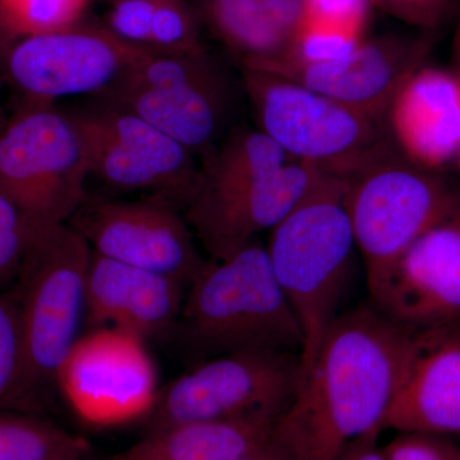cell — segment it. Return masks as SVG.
<instances>
[{
  "mask_svg": "<svg viewBox=\"0 0 460 460\" xmlns=\"http://www.w3.org/2000/svg\"><path fill=\"white\" fill-rule=\"evenodd\" d=\"M413 343L414 334L368 304L344 311L301 367L272 440L292 460H335L357 438L381 434Z\"/></svg>",
  "mask_w": 460,
  "mask_h": 460,
  "instance_id": "6da1fadb",
  "label": "cell"
},
{
  "mask_svg": "<svg viewBox=\"0 0 460 460\" xmlns=\"http://www.w3.org/2000/svg\"><path fill=\"white\" fill-rule=\"evenodd\" d=\"M349 177L328 172L270 230L266 252L304 332L301 367L344 313L357 250L348 211Z\"/></svg>",
  "mask_w": 460,
  "mask_h": 460,
  "instance_id": "7a4b0ae2",
  "label": "cell"
},
{
  "mask_svg": "<svg viewBox=\"0 0 460 460\" xmlns=\"http://www.w3.org/2000/svg\"><path fill=\"white\" fill-rule=\"evenodd\" d=\"M211 356L268 350L301 356L304 332L259 238L210 257L187 288L178 325Z\"/></svg>",
  "mask_w": 460,
  "mask_h": 460,
  "instance_id": "3957f363",
  "label": "cell"
},
{
  "mask_svg": "<svg viewBox=\"0 0 460 460\" xmlns=\"http://www.w3.org/2000/svg\"><path fill=\"white\" fill-rule=\"evenodd\" d=\"M91 256L71 224H40L9 292L20 310L30 384L42 402L81 337Z\"/></svg>",
  "mask_w": 460,
  "mask_h": 460,
  "instance_id": "277c9868",
  "label": "cell"
},
{
  "mask_svg": "<svg viewBox=\"0 0 460 460\" xmlns=\"http://www.w3.org/2000/svg\"><path fill=\"white\" fill-rule=\"evenodd\" d=\"M260 131L288 156L350 177L387 156L384 122L287 78L243 68Z\"/></svg>",
  "mask_w": 460,
  "mask_h": 460,
  "instance_id": "5b68a950",
  "label": "cell"
},
{
  "mask_svg": "<svg viewBox=\"0 0 460 460\" xmlns=\"http://www.w3.org/2000/svg\"><path fill=\"white\" fill-rule=\"evenodd\" d=\"M89 177L83 136L56 105L23 102L0 126V195L33 222L68 223Z\"/></svg>",
  "mask_w": 460,
  "mask_h": 460,
  "instance_id": "8992f818",
  "label": "cell"
},
{
  "mask_svg": "<svg viewBox=\"0 0 460 460\" xmlns=\"http://www.w3.org/2000/svg\"><path fill=\"white\" fill-rule=\"evenodd\" d=\"M348 211L370 290L423 233L460 213V198L431 171L387 155L350 175Z\"/></svg>",
  "mask_w": 460,
  "mask_h": 460,
  "instance_id": "52a82bcc",
  "label": "cell"
},
{
  "mask_svg": "<svg viewBox=\"0 0 460 460\" xmlns=\"http://www.w3.org/2000/svg\"><path fill=\"white\" fill-rule=\"evenodd\" d=\"M104 96L204 157L217 147L230 102L228 83L206 53L151 51Z\"/></svg>",
  "mask_w": 460,
  "mask_h": 460,
  "instance_id": "ba28073f",
  "label": "cell"
},
{
  "mask_svg": "<svg viewBox=\"0 0 460 460\" xmlns=\"http://www.w3.org/2000/svg\"><path fill=\"white\" fill-rule=\"evenodd\" d=\"M299 378L296 353L248 350L211 357L160 392L147 431L255 411L283 413Z\"/></svg>",
  "mask_w": 460,
  "mask_h": 460,
  "instance_id": "9c48e42d",
  "label": "cell"
},
{
  "mask_svg": "<svg viewBox=\"0 0 460 460\" xmlns=\"http://www.w3.org/2000/svg\"><path fill=\"white\" fill-rule=\"evenodd\" d=\"M89 160L90 175L111 189L147 190L186 208L198 190L195 155L141 117L115 107L71 111Z\"/></svg>",
  "mask_w": 460,
  "mask_h": 460,
  "instance_id": "30bf717a",
  "label": "cell"
},
{
  "mask_svg": "<svg viewBox=\"0 0 460 460\" xmlns=\"http://www.w3.org/2000/svg\"><path fill=\"white\" fill-rule=\"evenodd\" d=\"M56 386L83 422L107 429L147 420L159 399L145 341L115 329H91L75 341Z\"/></svg>",
  "mask_w": 460,
  "mask_h": 460,
  "instance_id": "8fae6325",
  "label": "cell"
},
{
  "mask_svg": "<svg viewBox=\"0 0 460 460\" xmlns=\"http://www.w3.org/2000/svg\"><path fill=\"white\" fill-rule=\"evenodd\" d=\"M150 53L107 27L75 23L12 42L5 78L23 102L54 104L68 96L104 95Z\"/></svg>",
  "mask_w": 460,
  "mask_h": 460,
  "instance_id": "7c38bea8",
  "label": "cell"
},
{
  "mask_svg": "<svg viewBox=\"0 0 460 460\" xmlns=\"http://www.w3.org/2000/svg\"><path fill=\"white\" fill-rule=\"evenodd\" d=\"M68 224L93 252L166 275L186 288L208 261L184 215L165 199L122 201L87 193Z\"/></svg>",
  "mask_w": 460,
  "mask_h": 460,
  "instance_id": "4fadbf2b",
  "label": "cell"
},
{
  "mask_svg": "<svg viewBox=\"0 0 460 460\" xmlns=\"http://www.w3.org/2000/svg\"><path fill=\"white\" fill-rule=\"evenodd\" d=\"M368 305L411 334L460 323V213L423 233L368 290Z\"/></svg>",
  "mask_w": 460,
  "mask_h": 460,
  "instance_id": "5bb4252c",
  "label": "cell"
},
{
  "mask_svg": "<svg viewBox=\"0 0 460 460\" xmlns=\"http://www.w3.org/2000/svg\"><path fill=\"white\" fill-rule=\"evenodd\" d=\"M426 51L428 45L422 41L363 39L349 56L335 62L305 65L278 59L246 63L243 68L279 75L363 114L386 119L396 91L423 65Z\"/></svg>",
  "mask_w": 460,
  "mask_h": 460,
  "instance_id": "9a60e30c",
  "label": "cell"
},
{
  "mask_svg": "<svg viewBox=\"0 0 460 460\" xmlns=\"http://www.w3.org/2000/svg\"><path fill=\"white\" fill-rule=\"evenodd\" d=\"M328 172L290 160L243 189L186 206L187 223L210 257H220L259 238L287 217Z\"/></svg>",
  "mask_w": 460,
  "mask_h": 460,
  "instance_id": "2e32d148",
  "label": "cell"
},
{
  "mask_svg": "<svg viewBox=\"0 0 460 460\" xmlns=\"http://www.w3.org/2000/svg\"><path fill=\"white\" fill-rule=\"evenodd\" d=\"M187 288L172 278L93 252L87 274L91 329H115L142 341L162 337L180 321Z\"/></svg>",
  "mask_w": 460,
  "mask_h": 460,
  "instance_id": "e0dca14e",
  "label": "cell"
},
{
  "mask_svg": "<svg viewBox=\"0 0 460 460\" xmlns=\"http://www.w3.org/2000/svg\"><path fill=\"white\" fill-rule=\"evenodd\" d=\"M385 429L460 438V323L414 334Z\"/></svg>",
  "mask_w": 460,
  "mask_h": 460,
  "instance_id": "ac0fdd59",
  "label": "cell"
},
{
  "mask_svg": "<svg viewBox=\"0 0 460 460\" xmlns=\"http://www.w3.org/2000/svg\"><path fill=\"white\" fill-rule=\"evenodd\" d=\"M387 129L405 159L428 171L460 156V74L420 66L396 91Z\"/></svg>",
  "mask_w": 460,
  "mask_h": 460,
  "instance_id": "d6986e66",
  "label": "cell"
},
{
  "mask_svg": "<svg viewBox=\"0 0 460 460\" xmlns=\"http://www.w3.org/2000/svg\"><path fill=\"white\" fill-rule=\"evenodd\" d=\"M281 413L195 420L147 434L115 460H242L268 443Z\"/></svg>",
  "mask_w": 460,
  "mask_h": 460,
  "instance_id": "ffe728a7",
  "label": "cell"
},
{
  "mask_svg": "<svg viewBox=\"0 0 460 460\" xmlns=\"http://www.w3.org/2000/svg\"><path fill=\"white\" fill-rule=\"evenodd\" d=\"M215 35L243 65L281 59L305 21V0H201Z\"/></svg>",
  "mask_w": 460,
  "mask_h": 460,
  "instance_id": "44dd1931",
  "label": "cell"
},
{
  "mask_svg": "<svg viewBox=\"0 0 460 460\" xmlns=\"http://www.w3.org/2000/svg\"><path fill=\"white\" fill-rule=\"evenodd\" d=\"M205 159L189 205L228 196L292 160L265 133L250 128L230 133Z\"/></svg>",
  "mask_w": 460,
  "mask_h": 460,
  "instance_id": "7402d4cb",
  "label": "cell"
},
{
  "mask_svg": "<svg viewBox=\"0 0 460 460\" xmlns=\"http://www.w3.org/2000/svg\"><path fill=\"white\" fill-rule=\"evenodd\" d=\"M90 450L86 438L40 414L0 411V460H84Z\"/></svg>",
  "mask_w": 460,
  "mask_h": 460,
  "instance_id": "603a6c76",
  "label": "cell"
},
{
  "mask_svg": "<svg viewBox=\"0 0 460 460\" xmlns=\"http://www.w3.org/2000/svg\"><path fill=\"white\" fill-rule=\"evenodd\" d=\"M44 402L31 389L17 302L0 292V411L40 414Z\"/></svg>",
  "mask_w": 460,
  "mask_h": 460,
  "instance_id": "cb8c5ba5",
  "label": "cell"
},
{
  "mask_svg": "<svg viewBox=\"0 0 460 460\" xmlns=\"http://www.w3.org/2000/svg\"><path fill=\"white\" fill-rule=\"evenodd\" d=\"M89 0H0V23L12 42L78 23Z\"/></svg>",
  "mask_w": 460,
  "mask_h": 460,
  "instance_id": "d4e9b609",
  "label": "cell"
},
{
  "mask_svg": "<svg viewBox=\"0 0 460 460\" xmlns=\"http://www.w3.org/2000/svg\"><path fill=\"white\" fill-rule=\"evenodd\" d=\"M150 49L164 54L206 53L199 39V18L184 0H157Z\"/></svg>",
  "mask_w": 460,
  "mask_h": 460,
  "instance_id": "484cf974",
  "label": "cell"
},
{
  "mask_svg": "<svg viewBox=\"0 0 460 460\" xmlns=\"http://www.w3.org/2000/svg\"><path fill=\"white\" fill-rule=\"evenodd\" d=\"M363 40V35L335 27L304 21L296 32L289 53L281 59L305 65L335 62L350 53ZM278 60V59H277Z\"/></svg>",
  "mask_w": 460,
  "mask_h": 460,
  "instance_id": "4316f807",
  "label": "cell"
},
{
  "mask_svg": "<svg viewBox=\"0 0 460 460\" xmlns=\"http://www.w3.org/2000/svg\"><path fill=\"white\" fill-rule=\"evenodd\" d=\"M39 226L0 195V286L17 279Z\"/></svg>",
  "mask_w": 460,
  "mask_h": 460,
  "instance_id": "83f0119b",
  "label": "cell"
},
{
  "mask_svg": "<svg viewBox=\"0 0 460 460\" xmlns=\"http://www.w3.org/2000/svg\"><path fill=\"white\" fill-rule=\"evenodd\" d=\"M384 460H460V441L428 432L398 431L381 447Z\"/></svg>",
  "mask_w": 460,
  "mask_h": 460,
  "instance_id": "f1b7e54d",
  "label": "cell"
},
{
  "mask_svg": "<svg viewBox=\"0 0 460 460\" xmlns=\"http://www.w3.org/2000/svg\"><path fill=\"white\" fill-rule=\"evenodd\" d=\"M156 3L157 0H114L105 27L120 40L151 50V25Z\"/></svg>",
  "mask_w": 460,
  "mask_h": 460,
  "instance_id": "f546056e",
  "label": "cell"
},
{
  "mask_svg": "<svg viewBox=\"0 0 460 460\" xmlns=\"http://www.w3.org/2000/svg\"><path fill=\"white\" fill-rule=\"evenodd\" d=\"M372 0H305V20L363 35Z\"/></svg>",
  "mask_w": 460,
  "mask_h": 460,
  "instance_id": "4dcf8cb0",
  "label": "cell"
},
{
  "mask_svg": "<svg viewBox=\"0 0 460 460\" xmlns=\"http://www.w3.org/2000/svg\"><path fill=\"white\" fill-rule=\"evenodd\" d=\"M450 0H372L375 5L411 25L434 27L443 18Z\"/></svg>",
  "mask_w": 460,
  "mask_h": 460,
  "instance_id": "1f68e13d",
  "label": "cell"
},
{
  "mask_svg": "<svg viewBox=\"0 0 460 460\" xmlns=\"http://www.w3.org/2000/svg\"><path fill=\"white\" fill-rule=\"evenodd\" d=\"M377 432L362 436L341 450L335 460H384Z\"/></svg>",
  "mask_w": 460,
  "mask_h": 460,
  "instance_id": "d6a6232c",
  "label": "cell"
},
{
  "mask_svg": "<svg viewBox=\"0 0 460 460\" xmlns=\"http://www.w3.org/2000/svg\"><path fill=\"white\" fill-rule=\"evenodd\" d=\"M242 460H292V458L271 438Z\"/></svg>",
  "mask_w": 460,
  "mask_h": 460,
  "instance_id": "836d02e7",
  "label": "cell"
},
{
  "mask_svg": "<svg viewBox=\"0 0 460 460\" xmlns=\"http://www.w3.org/2000/svg\"><path fill=\"white\" fill-rule=\"evenodd\" d=\"M11 45L12 40L0 23V90H2L3 81L7 80L5 78V65H7V54Z\"/></svg>",
  "mask_w": 460,
  "mask_h": 460,
  "instance_id": "e575fe53",
  "label": "cell"
},
{
  "mask_svg": "<svg viewBox=\"0 0 460 460\" xmlns=\"http://www.w3.org/2000/svg\"><path fill=\"white\" fill-rule=\"evenodd\" d=\"M456 58H458V63H459V66H460V29L458 31V36H456ZM459 74H460V72H459Z\"/></svg>",
  "mask_w": 460,
  "mask_h": 460,
  "instance_id": "d590c367",
  "label": "cell"
},
{
  "mask_svg": "<svg viewBox=\"0 0 460 460\" xmlns=\"http://www.w3.org/2000/svg\"><path fill=\"white\" fill-rule=\"evenodd\" d=\"M458 160H459V163H460V156H459V159H458Z\"/></svg>",
  "mask_w": 460,
  "mask_h": 460,
  "instance_id": "8d00e7d4",
  "label": "cell"
},
{
  "mask_svg": "<svg viewBox=\"0 0 460 460\" xmlns=\"http://www.w3.org/2000/svg\"><path fill=\"white\" fill-rule=\"evenodd\" d=\"M111 460H115V459L111 458Z\"/></svg>",
  "mask_w": 460,
  "mask_h": 460,
  "instance_id": "74e56055",
  "label": "cell"
}]
</instances>
